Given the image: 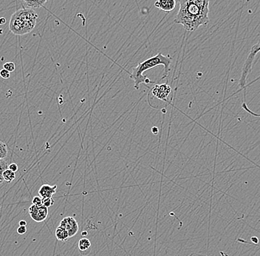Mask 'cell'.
Returning <instances> with one entry per match:
<instances>
[{
  "label": "cell",
  "mask_w": 260,
  "mask_h": 256,
  "mask_svg": "<svg viewBox=\"0 0 260 256\" xmlns=\"http://www.w3.org/2000/svg\"><path fill=\"white\" fill-rule=\"evenodd\" d=\"M29 214L34 222L40 223L46 220L48 218V208L43 204L40 205L33 204L29 207Z\"/></svg>",
  "instance_id": "obj_5"
},
{
  "label": "cell",
  "mask_w": 260,
  "mask_h": 256,
  "mask_svg": "<svg viewBox=\"0 0 260 256\" xmlns=\"http://www.w3.org/2000/svg\"><path fill=\"white\" fill-rule=\"evenodd\" d=\"M79 250L81 254L83 256H87L90 253L92 247L91 242L87 238H83L79 241Z\"/></svg>",
  "instance_id": "obj_10"
},
{
  "label": "cell",
  "mask_w": 260,
  "mask_h": 256,
  "mask_svg": "<svg viewBox=\"0 0 260 256\" xmlns=\"http://www.w3.org/2000/svg\"><path fill=\"white\" fill-rule=\"evenodd\" d=\"M211 0H179L180 9L174 23L180 24L187 32H193L200 26L209 23V4Z\"/></svg>",
  "instance_id": "obj_1"
},
{
  "label": "cell",
  "mask_w": 260,
  "mask_h": 256,
  "mask_svg": "<svg viewBox=\"0 0 260 256\" xmlns=\"http://www.w3.org/2000/svg\"><path fill=\"white\" fill-rule=\"evenodd\" d=\"M189 256H204V255L202 254H197V253H192V254H191Z\"/></svg>",
  "instance_id": "obj_25"
},
{
  "label": "cell",
  "mask_w": 260,
  "mask_h": 256,
  "mask_svg": "<svg viewBox=\"0 0 260 256\" xmlns=\"http://www.w3.org/2000/svg\"><path fill=\"white\" fill-rule=\"evenodd\" d=\"M59 226L68 232L70 238L75 236L79 232V227L77 221L71 216H67L63 219L60 222Z\"/></svg>",
  "instance_id": "obj_6"
},
{
  "label": "cell",
  "mask_w": 260,
  "mask_h": 256,
  "mask_svg": "<svg viewBox=\"0 0 260 256\" xmlns=\"http://www.w3.org/2000/svg\"><path fill=\"white\" fill-rule=\"evenodd\" d=\"M8 169V164L5 160H0V184L4 182L3 173Z\"/></svg>",
  "instance_id": "obj_14"
},
{
  "label": "cell",
  "mask_w": 260,
  "mask_h": 256,
  "mask_svg": "<svg viewBox=\"0 0 260 256\" xmlns=\"http://www.w3.org/2000/svg\"><path fill=\"white\" fill-rule=\"evenodd\" d=\"M176 0H158L155 2V6L164 12H172L175 8Z\"/></svg>",
  "instance_id": "obj_8"
},
{
  "label": "cell",
  "mask_w": 260,
  "mask_h": 256,
  "mask_svg": "<svg viewBox=\"0 0 260 256\" xmlns=\"http://www.w3.org/2000/svg\"><path fill=\"white\" fill-rule=\"evenodd\" d=\"M57 185L54 186L49 185H42L39 190V196L42 198H52L53 195L57 192Z\"/></svg>",
  "instance_id": "obj_9"
},
{
  "label": "cell",
  "mask_w": 260,
  "mask_h": 256,
  "mask_svg": "<svg viewBox=\"0 0 260 256\" xmlns=\"http://www.w3.org/2000/svg\"><path fill=\"white\" fill-rule=\"evenodd\" d=\"M8 169L16 173V172L18 171V165L16 163H12L8 166Z\"/></svg>",
  "instance_id": "obj_21"
},
{
  "label": "cell",
  "mask_w": 260,
  "mask_h": 256,
  "mask_svg": "<svg viewBox=\"0 0 260 256\" xmlns=\"http://www.w3.org/2000/svg\"><path fill=\"white\" fill-rule=\"evenodd\" d=\"M0 76L5 79H8L11 77V73L5 69L0 70Z\"/></svg>",
  "instance_id": "obj_18"
},
{
  "label": "cell",
  "mask_w": 260,
  "mask_h": 256,
  "mask_svg": "<svg viewBox=\"0 0 260 256\" xmlns=\"http://www.w3.org/2000/svg\"><path fill=\"white\" fill-rule=\"evenodd\" d=\"M6 23V20H5V18H0V25H4L5 23Z\"/></svg>",
  "instance_id": "obj_24"
},
{
  "label": "cell",
  "mask_w": 260,
  "mask_h": 256,
  "mask_svg": "<svg viewBox=\"0 0 260 256\" xmlns=\"http://www.w3.org/2000/svg\"><path fill=\"white\" fill-rule=\"evenodd\" d=\"M251 241H252L254 244H257L259 243L258 238H256V237H253V238H251Z\"/></svg>",
  "instance_id": "obj_22"
},
{
  "label": "cell",
  "mask_w": 260,
  "mask_h": 256,
  "mask_svg": "<svg viewBox=\"0 0 260 256\" xmlns=\"http://www.w3.org/2000/svg\"><path fill=\"white\" fill-rule=\"evenodd\" d=\"M38 18L39 16L31 8L18 10L11 16L10 31L18 36L30 33L36 27Z\"/></svg>",
  "instance_id": "obj_3"
},
{
  "label": "cell",
  "mask_w": 260,
  "mask_h": 256,
  "mask_svg": "<svg viewBox=\"0 0 260 256\" xmlns=\"http://www.w3.org/2000/svg\"><path fill=\"white\" fill-rule=\"evenodd\" d=\"M56 237H57V239L60 241H65L68 239L70 237H69L68 232L64 229V228L61 227V226H58L57 227V230H56Z\"/></svg>",
  "instance_id": "obj_12"
},
{
  "label": "cell",
  "mask_w": 260,
  "mask_h": 256,
  "mask_svg": "<svg viewBox=\"0 0 260 256\" xmlns=\"http://www.w3.org/2000/svg\"><path fill=\"white\" fill-rule=\"evenodd\" d=\"M151 91L155 98L167 101V98L171 94L172 88L167 84H162V85H155Z\"/></svg>",
  "instance_id": "obj_7"
},
{
  "label": "cell",
  "mask_w": 260,
  "mask_h": 256,
  "mask_svg": "<svg viewBox=\"0 0 260 256\" xmlns=\"http://www.w3.org/2000/svg\"><path fill=\"white\" fill-rule=\"evenodd\" d=\"M27 225V222L26 221L22 220L20 222V226H26Z\"/></svg>",
  "instance_id": "obj_23"
},
{
  "label": "cell",
  "mask_w": 260,
  "mask_h": 256,
  "mask_svg": "<svg viewBox=\"0 0 260 256\" xmlns=\"http://www.w3.org/2000/svg\"><path fill=\"white\" fill-rule=\"evenodd\" d=\"M172 62L173 59L170 55L165 56L162 53L159 52L157 55L145 60L143 63H139L137 67L133 68V73H130V78L134 80L135 88L139 89L141 84L154 83L147 76L143 74L146 70H150L159 65L164 66V76L161 79L167 78L170 71Z\"/></svg>",
  "instance_id": "obj_2"
},
{
  "label": "cell",
  "mask_w": 260,
  "mask_h": 256,
  "mask_svg": "<svg viewBox=\"0 0 260 256\" xmlns=\"http://www.w3.org/2000/svg\"><path fill=\"white\" fill-rule=\"evenodd\" d=\"M26 6L29 8H38L43 6L48 0H23Z\"/></svg>",
  "instance_id": "obj_11"
},
{
  "label": "cell",
  "mask_w": 260,
  "mask_h": 256,
  "mask_svg": "<svg viewBox=\"0 0 260 256\" xmlns=\"http://www.w3.org/2000/svg\"><path fill=\"white\" fill-rule=\"evenodd\" d=\"M8 149L6 144L0 141V160H4L8 156Z\"/></svg>",
  "instance_id": "obj_15"
},
{
  "label": "cell",
  "mask_w": 260,
  "mask_h": 256,
  "mask_svg": "<svg viewBox=\"0 0 260 256\" xmlns=\"http://www.w3.org/2000/svg\"><path fill=\"white\" fill-rule=\"evenodd\" d=\"M3 68L11 73V72H14L15 70L16 65L12 62H8V63L4 64Z\"/></svg>",
  "instance_id": "obj_16"
},
{
  "label": "cell",
  "mask_w": 260,
  "mask_h": 256,
  "mask_svg": "<svg viewBox=\"0 0 260 256\" xmlns=\"http://www.w3.org/2000/svg\"><path fill=\"white\" fill-rule=\"evenodd\" d=\"M54 201L52 198H42V204L46 207H50L54 205Z\"/></svg>",
  "instance_id": "obj_17"
},
{
  "label": "cell",
  "mask_w": 260,
  "mask_h": 256,
  "mask_svg": "<svg viewBox=\"0 0 260 256\" xmlns=\"http://www.w3.org/2000/svg\"><path fill=\"white\" fill-rule=\"evenodd\" d=\"M259 52H260V40L258 41V42H257L254 46L251 47L249 54H248V57H247L246 60H245L243 66H242V72H241V76L239 80L240 90L245 89L247 79H248V75L251 73L254 59H255L256 56H257V54H258ZM242 107L247 112V113L252 115L253 116L260 117V114H258V113H254V112L251 111V110L248 108L247 104H245V103H242Z\"/></svg>",
  "instance_id": "obj_4"
},
{
  "label": "cell",
  "mask_w": 260,
  "mask_h": 256,
  "mask_svg": "<svg viewBox=\"0 0 260 256\" xmlns=\"http://www.w3.org/2000/svg\"><path fill=\"white\" fill-rule=\"evenodd\" d=\"M32 203L35 205H40V204H42V198L40 196L33 197Z\"/></svg>",
  "instance_id": "obj_19"
},
{
  "label": "cell",
  "mask_w": 260,
  "mask_h": 256,
  "mask_svg": "<svg viewBox=\"0 0 260 256\" xmlns=\"http://www.w3.org/2000/svg\"><path fill=\"white\" fill-rule=\"evenodd\" d=\"M3 179L4 181L10 183V182H13L16 179L15 173L13 172L12 170H9V169H7L3 173Z\"/></svg>",
  "instance_id": "obj_13"
},
{
  "label": "cell",
  "mask_w": 260,
  "mask_h": 256,
  "mask_svg": "<svg viewBox=\"0 0 260 256\" xmlns=\"http://www.w3.org/2000/svg\"><path fill=\"white\" fill-rule=\"evenodd\" d=\"M27 232V227L26 226H20V227L17 229V232H18L20 235H24Z\"/></svg>",
  "instance_id": "obj_20"
}]
</instances>
